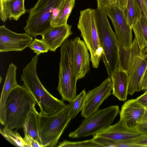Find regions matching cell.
<instances>
[{"label": "cell", "mask_w": 147, "mask_h": 147, "mask_svg": "<svg viewBox=\"0 0 147 147\" xmlns=\"http://www.w3.org/2000/svg\"><path fill=\"white\" fill-rule=\"evenodd\" d=\"M97 1V26L100 43L103 51L102 59L108 77L117 69L119 56V44L110 26L104 8Z\"/></svg>", "instance_id": "cell-4"}, {"label": "cell", "mask_w": 147, "mask_h": 147, "mask_svg": "<svg viewBox=\"0 0 147 147\" xmlns=\"http://www.w3.org/2000/svg\"><path fill=\"white\" fill-rule=\"evenodd\" d=\"M111 77L113 85L112 94L120 101L126 100L130 83L127 73L125 70L117 67Z\"/></svg>", "instance_id": "cell-17"}, {"label": "cell", "mask_w": 147, "mask_h": 147, "mask_svg": "<svg viewBox=\"0 0 147 147\" xmlns=\"http://www.w3.org/2000/svg\"><path fill=\"white\" fill-rule=\"evenodd\" d=\"M147 120V107L145 108V110L144 112V114L141 118L139 120L138 123H141Z\"/></svg>", "instance_id": "cell-36"}, {"label": "cell", "mask_w": 147, "mask_h": 147, "mask_svg": "<svg viewBox=\"0 0 147 147\" xmlns=\"http://www.w3.org/2000/svg\"><path fill=\"white\" fill-rule=\"evenodd\" d=\"M38 55H36L23 69L21 76L23 85L35 100L39 107L40 115L55 113L65 107L63 100L57 99L45 89L37 74L36 65Z\"/></svg>", "instance_id": "cell-1"}, {"label": "cell", "mask_w": 147, "mask_h": 147, "mask_svg": "<svg viewBox=\"0 0 147 147\" xmlns=\"http://www.w3.org/2000/svg\"><path fill=\"white\" fill-rule=\"evenodd\" d=\"M72 26L67 23L52 26L43 35L42 39L48 46L49 50L55 52L73 33Z\"/></svg>", "instance_id": "cell-15"}, {"label": "cell", "mask_w": 147, "mask_h": 147, "mask_svg": "<svg viewBox=\"0 0 147 147\" xmlns=\"http://www.w3.org/2000/svg\"><path fill=\"white\" fill-rule=\"evenodd\" d=\"M113 89L111 78L108 77L98 86L86 94L82 116L85 118L98 109L103 102L111 94Z\"/></svg>", "instance_id": "cell-11"}, {"label": "cell", "mask_w": 147, "mask_h": 147, "mask_svg": "<svg viewBox=\"0 0 147 147\" xmlns=\"http://www.w3.org/2000/svg\"><path fill=\"white\" fill-rule=\"evenodd\" d=\"M24 140L28 147H42L41 144L31 136L24 133Z\"/></svg>", "instance_id": "cell-28"}, {"label": "cell", "mask_w": 147, "mask_h": 147, "mask_svg": "<svg viewBox=\"0 0 147 147\" xmlns=\"http://www.w3.org/2000/svg\"><path fill=\"white\" fill-rule=\"evenodd\" d=\"M12 130L6 127L0 129L1 134L8 142L13 146L19 147H28L22 138L16 131H13Z\"/></svg>", "instance_id": "cell-25"}, {"label": "cell", "mask_w": 147, "mask_h": 147, "mask_svg": "<svg viewBox=\"0 0 147 147\" xmlns=\"http://www.w3.org/2000/svg\"><path fill=\"white\" fill-rule=\"evenodd\" d=\"M57 90L63 100L71 102L76 96L77 80L74 75L73 40L66 39L61 46Z\"/></svg>", "instance_id": "cell-6"}, {"label": "cell", "mask_w": 147, "mask_h": 147, "mask_svg": "<svg viewBox=\"0 0 147 147\" xmlns=\"http://www.w3.org/2000/svg\"><path fill=\"white\" fill-rule=\"evenodd\" d=\"M123 12L127 21L131 28L143 13L137 0H127Z\"/></svg>", "instance_id": "cell-22"}, {"label": "cell", "mask_w": 147, "mask_h": 147, "mask_svg": "<svg viewBox=\"0 0 147 147\" xmlns=\"http://www.w3.org/2000/svg\"><path fill=\"white\" fill-rule=\"evenodd\" d=\"M17 67L13 63L9 64L6 73L0 100V122L3 125L5 120V105L10 92L18 85L16 79Z\"/></svg>", "instance_id": "cell-19"}, {"label": "cell", "mask_w": 147, "mask_h": 147, "mask_svg": "<svg viewBox=\"0 0 147 147\" xmlns=\"http://www.w3.org/2000/svg\"><path fill=\"white\" fill-rule=\"evenodd\" d=\"M127 0H117L116 4L123 11L125 9Z\"/></svg>", "instance_id": "cell-35"}, {"label": "cell", "mask_w": 147, "mask_h": 147, "mask_svg": "<svg viewBox=\"0 0 147 147\" xmlns=\"http://www.w3.org/2000/svg\"><path fill=\"white\" fill-rule=\"evenodd\" d=\"M33 40L32 36L26 32L17 33L7 28L5 25L0 26V52L22 51Z\"/></svg>", "instance_id": "cell-12"}, {"label": "cell", "mask_w": 147, "mask_h": 147, "mask_svg": "<svg viewBox=\"0 0 147 147\" xmlns=\"http://www.w3.org/2000/svg\"><path fill=\"white\" fill-rule=\"evenodd\" d=\"M118 67L125 70L130 79L128 94L140 91L142 79L147 67V50L141 49L135 37L131 47L125 49L119 44Z\"/></svg>", "instance_id": "cell-3"}, {"label": "cell", "mask_w": 147, "mask_h": 147, "mask_svg": "<svg viewBox=\"0 0 147 147\" xmlns=\"http://www.w3.org/2000/svg\"><path fill=\"white\" fill-rule=\"evenodd\" d=\"M77 27L90 53L92 67L97 68L103 51L98 33L96 9L87 8L80 11Z\"/></svg>", "instance_id": "cell-7"}, {"label": "cell", "mask_w": 147, "mask_h": 147, "mask_svg": "<svg viewBox=\"0 0 147 147\" xmlns=\"http://www.w3.org/2000/svg\"><path fill=\"white\" fill-rule=\"evenodd\" d=\"M75 0H66L56 18L51 22L52 26L67 24L68 18L75 4Z\"/></svg>", "instance_id": "cell-23"}, {"label": "cell", "mask_w": 147, "mask_h": 147, "mask_svg": "<svg viewBox=\"0 0 147 147\" xmlns=\"http://www.w3.org/2000/svg\"><path fill=\"white\" fill-rule=\"evenodd\" d=\"M119 112L118 105L98 109L84 118L78 127L70 133L69 136L71 138H78L95 135L111 125Z\"/></svg>", "instance_id": "cell-9"}, {"label": "cell", "mask_w": 147, "mask_h": 147, "mask_svg": "<svg viewBox=\"0 0 147 147\" xmlns=\"http://www.w3.org/2000/svg\"><path fill=\"white\" fill-rule=\"evenodd\" d=\"M69 103L57 112L40 115L39 135L42 147L55 146L71 121L68 115Z\"/></svg>", "instance_id": "cell-8"}, {"label": "cell", "mask_w": 147, "mask_h": 147, "mask_svg": "<svg viewBox=\"0 0 147 147\" xmlns=\"http://www.w3.org/2000/svg\"><path fill=\"white\" fill-rule=\"evenodd\" d=\"M95 135L118 142L130 140L142 135L134 129L127 127L120 118L115 124L111 125Z\"/></svg>", "instance_id": "cell-14"}, {"label": "cell", "mask_w": 147, "mask_h": 147, "mask_svg": "<svg viewBox=\"0 0 147 147\" xmlns=\"http://www.w3.org/2000/svg\"><path fill=\"white\" fill-rule=\"evenodd\" d=\"M145 108L147 107V90L142 95L136 99Z\"/></svg>", "instance_id": "cell-31"}, {"label": "cell", "mask_w": 147, "mask_h": 147, "mask_svg": "<svg viewBox=\"0 0 147 147\" xmlns=\"http://www.w3.org/2000/svg\"><path fill=\"white\" fill-rule=\"evenodd\" d=\"M132 29L140 48L147 50V19L143 13Z\"/></svg>", "instance_id": "cell-21"}, {"label": "cell", "mask_w": 147, "mask_h": 147, "mask_svg": "<svg viewBox=\"0 0 147 147\" xmlns=\"http://www.w3.org/2000/svg\"><path fill=\"white\" fill-rule=\"evenodd\" d=\"M24 0H0V18L4 22L8 19L18 20L26 12Z\"/></svg>", "instance_id": "cell-18"}, {"label": "cell", "mask_w": 147, "mask_h": 147, "mask_svg": "<svg viewBox=\"0 0 147 147\" xmlns=\"http://www.w3.org/2000/svg\"><path fill=\"white\" fill-rule=\"evenodd\" d=\"M131 141L133 143L140 145L141 147H147V135H142Z\"/></svg>", "instance_id": "cell-29"}, {"label": "cell", "mask_w": 147, "mask_h": 147, "mask_svg": "<svg viewBox=\"0 0 147 147\" xmlns=\"http://www.w3.org/2000/svg\"><path fill=\"white\" fill-rule=\"evenodd\" d=\"M134 129L142 135H147V120L138 123Z\"/></svg>", "instance_id": "cell-30"}, {"label": "cell", "mask_w": 147, "mask_h": 147, "mask_svg": "<svg viewBox=\"0 0 147 147\" xmlns=\"http://www.w3.org/2000/svg\"><path fill=\"white\" fill-rule=\"evenodd\" d=\"M86 92L85 89L69 102L68 115L71 120L74 118L82 111L84 105L86 98Z\"/></svg>", "instance_id": "cell-24"}, {"label": "cell", "mask_w": 147, "mask_h": 147, "mask_svg": "<svg viewBox=\"0 0 147 147\" xmlns=\"http://www.w3.org/2000/svg\"><path fill=\"white\" fill-rule=\"evenodd\" d=\"M141 88V90H147V67L142 79Z\"/></svg>", "instance_id": "cell-33"}, {"label": "cell", "mask_w": 147, "mask_h": 147, "mask_svg": "<svg viewBox=\"0 0 147 147\" xmlns=\"http://www.w3.org/2000/svg\"><path fill=\"white\" fill-rule=\"evenodd\" d=\"M36 103L26 88L18 85L10 92L6 100L3 125L11 130L23 128L27 116Z\"/></svg>", "instance_id": "cell-2"}, {"label": "cell", "mask_w": 147, "mask_h": 147, "mask_svg": "<svg viewBox=\"0 0 147 147\" xmlns=\"http://www.w3.org/2000/svg\"><path fill=\"white\" fill-rule=\"evenodd\" d=\"M144 4L147 11V0H143Z\"/></svg>", "instance_id": "cell-37"}, {"label": "cell", "mask_w": 147, "mask_h": 147, "mask_svg": "<svg viewBox=\"0 0 147 147\" xmlns=\"http://www.w3.org/2000/svg\"><path fill=\"white\" fill-rule=\"evenodd\" d=\"M145 108L135 99L129 100L122 106L120 119L128 128L134 129L143 115Z\"/></svg>", "instance_id": "cell-16"}, {"label": "cell", "mask_w": 147, "mask_h": 147, "mask_svg": "<svg viewBox=\"0 0 147 147\" xmlns=\"http://www.w3.org/2000/svg\"><path fill=\"white\" fill-rule=\"evenodd\" d=\"M104 8L112 21L119 44L125 49H129L133 41L132 29L127 21L123 11L116 4Z\"/></svg>", "instance_id": "cell-10"}, {"label": "cell", "mask_w": 147, "mask_h": 147, "mask_svg": "<svg viewBox=\"0 0 147 147\" xmlns=\"http://www.w3.org/2000/svg\"><path fill=\"white\" fill-rule=\"evenodd\" d=\"M104 8L111 7L116 4L117 0H97Z\"/></svg>", "instance_id": "cell-32"}, {"label": "cell", "mask_w": 147, "mask_h": 147, "mask_svg": "<svg viewBox=\"0 0 147 147\" xmlns=\"http://www.w3.org/2000/svg\"><path fill=\"white\" fill-rule=\"evenodd\" d=\"M74 75L78 80L84 77L90 70V55L84 41L77 37L73 40Z\"/></svg>", "instance_id": "cell-13"}, {"label": "cell", "mask_w": 147, "mask_h": 147, "mask_svg": "<svg viewBox=\"0 0 147 147\" xmlns=\"http://www.w3.org/2000/svg\"><path fill=\"white\" fill-rule=\"evenodd\" d=\"M35 106L32 107L27 116L23 129L24 133L31 136L41 145L39 135L40 115Z\"/></svg>", "instance_id": "cell-20"}, {"label": "cell", "mask_w": 147, "mask_h": 147, "mask_svg": "<svg viewBox=\"0 0 147 147\" xmlns=\"http://www.w3.org/2000/svg\"><path fill=\"white\" fill-rule=\"evenodd\" d=\"M66 0H38L29 11L26 32L35 38L43 35L51 26V23L58 15Z\"/></svg>", "instance_id": "cell-5"}, {"label": "cell", "mask_w": 147, "mask_h": 147, "mask_svg": "<svg viewBox=\"0 0 147 147\" xmlns=\"http://www.w3.org/2000/svg\"><path fill=\"white\" fill-rule=\"evenodd\" d=\"M28 47L38 55L42 53H47L49 50L48 46L42 39L35 38Z\"/></svg>", "instance_id": "cell-27"}, {"label": "cell", "mask_w": 147, "mask_h": 147, "mask_svg": "<svg viewBox=\"0 0 147 147\" xmlns=\"http://www.w3.org/2000/svg\"><path fill=\"white\" fill-rule=\"evenodd\" d=\"M57 147H102L92 139L76 142L64 141L60 143Z\"/></svg>", "instance_id": "cell-26"}, {"label": "cell", "mask_w": 147, "mask_h": 147, "mask_svg": "<svg viewBox=\"0 0 147 147\" xmlns=\"http://www.w3.org/2000/svg\"><path fill=\"white\" fill-rule=\"evenodd\" d=\"M137 0L142 10L143 13L147 19V11L146 8L143 0Z\"/></svg>", "instance_id": "cell-34"}]
</instances>
